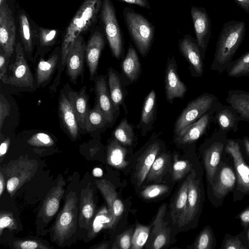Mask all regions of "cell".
Returning a JSON list of instances; mask_svg holds the SVG:
<instances>
[{
  "instance_id": "1",
  "label": "cell",
  "mask_w": 249,
  "mask_h": 249,
  "mask_svg": "<svg viewBox=\"0 0 249 249\" xmlns=\"http://www.w3.org/2000/svg\"><path fill=\"white\" fill-rule=\"evenodd\" d=\"M246 30L243 21L231 20L224 24L211 66L213 71L219 73L225 71L244 39Z\"/></svg>"
},
{
  "instance_id": "2",
  "label": "cell",
  "mask_w": 249,
  "mask_h": 249,
  "mask_svg": "<svg viewBox=\"0 0 249 249\" xmlns=\"http://www.w3.org/2000/svg\"><path fill=\"white\" fill-rule=\"evenodd\" d=\"M102 0H85L68 26L62 46L60 62L54 83L59 84L61 71L66 65L72 46L80 34L86 31L96 19Z\"/></svg>"
},
{
  "instance_id": "3",
  "label": "cell",
  "mask_w": 249,
  "mask_h": 249,
  "mask_svg": "<svg viewBox=\"0 0 249 249\" xmlns=\"http://www.w3.org/2000/svg\"><path fill=\"white\" fill-rule=\"evenodd\" d=\"M203 176V168H194L189 174V183L185 210L177 224L179 227L187 226L195 228L197 226L205 198Z\"/></svg>"
},
{
  "instance_id": "4",
  "label": "cell",
  "mask_w": 249,
  "mask_h": 249,
  "mask_svg": "<svg viewBox=\"0 0 249 249\" xmlns=\"http://www.w3.org/2000/svg\"><path fill=\"white\" fill-rule=\"evenodd\" d=\"M123 15L131 40L140 53L145 56L149 52L154 39V26L143 15L131 7H124Z\"/></svg>"
},
{
  "instance_id": "5",
  "label": "cell",
  "mask_w": 249,
  "mask_h": 249,
  "mask_svg": "<svg viewBox=\"0 0 249 249\" xmlns=\"http://www.w3.org/2000/svg\"><path fill=\"white\" fill-rule=\"evenodd\" d=\"M236 183L233 162L226 153L216 170L211 184L207 185V196L211 203L215 208L221 206L229 193L233 191Z\"/></svg>"
},
{
  "instance_id": "6",
  "label": "cell",
  "mask_w": 249,
  "mask_h": 249,
  "mask_svg": "<svg viewBox=\"0 0 249 249\" xmlns=\"http://www.w3.org/2000/svg\"><path fill=\"white\" fill-rule=\"evenodd\" d=\"M227 134L218 128L199 147V153L205 172L207 185L211 184L216 170L226 154L225 148L228 139Z\"/></svg>"
},
{
  "instance_id": "7",
  "label": "cell",
  "mask_w": 249,
  "mask_h": 249,
  "mask_svg": "<svg viewBox=\"0 0 249 249\" xmlns=\"http://www.w3.org/2000/svg\"><path fill=\"white\" fill-rule=\"evenodd\" d=\"M242 140L228 138L225 148L226 154L231 158L236 176V183L232 192L233 201L242 200L249 195V165L244 158Z\"/></svg>"
},
{
  "instance_id": "8",
  "label": "cell",
  "mask_w": 249,
  "mask_h": 249,
  "mask_svg": "<svg viewBox=\"0 0 249 249\" xmlns=\"http://www.w3.org/2000/svg\"><path fill=\"white\" fill-rule=\"evenodd\" d=\"M220 103L215 95L208 93H204L190 101L176 122L174 131L175 134L178 135L187 126Z\"/></svg>"
},
{
  "instance_id": "9",
  "label": "cell",
  "mask_w": 249,
  "mask_h": 249,
  "mask_svg": "<svg viewBox=\"0 0 249 249\" xmlns=\"http://www.w3.org/2000/svg\"><path fill=\"white\" fill-rule=\"evenodd\" d=\"M78 199L75 192L70 193L58 213L53 228V239L61 245L74 233L77 223Z\"/></svg>"
},
{
  "instance_id": "10",
  "label": "cell",
  "mask_w": 249,
  "mask_h": 249,
  "mask_svg": "<svg viewBox=\"0 0 249 249\" xmlns=\"http://www.w3.org/2000/svg\"><path fill=\"white\" fill-rule=\"evenodd\" d=\"M38 167L36 161L21 158L9 162L2 172L6 180V187L11 196L35 175Z\"/></svg>"
},
{
  "instance_id": "11",
  "label": "cell",
  "mask_w": 249,
  "mask_h": 249,
  "mask_svg": "<svg viewBox=\"0 0 249 249\" xmlns=\"http://www.w3.org/2000/svg\"><path fill=\"white\" fill-rule=\"evenodd\" d=\"M101 18L112 53L119 59L124 51L123 37L110 0H103Z\"/></svg>"
},
{
  "instance_id": "12",
  "label": "cell",
  "mask_w": 249,
  "mask_h": 249,
  "mask_svg": "<svg viewBox=\"0 0 249 249\" xmlns=\"http://www.w3.org/2000/svg\"><path fill=\"white\" fill-rule=\"evenodd\" d=\"M15 46V60L14 64L9 66L12 74L7 76L3 83L20 88H33L34 79L23 48L19 42Z\"/></svg>"
},
{
  "instance_id": "13",
  "label": "cell",
  "mask_w": 249,
  "mask_h": 249,
  "mask_svg": "<svg viewBox=\"0 0 249 249\" xmlns=\"http://www.w3.org/2000/svg\"><path fill=\"white\" fill-rule=\"evenodd\" d=\"M161 144L159 140L151 142L142 153L133 160L132 179L135 187L140 188L145 180L148 172L157 156L160 153Z\"/></svg>"
},
{
  "instance_id": "14",
  "label": "cell",
  "mask_w": 249,
  "mask_h": 249,
  "mask_svg": "<svg viewBox=\"0 0 249 249\" xmlns=\"http://www.w3.org/2000/svg\"><path fill=\"white\" fill-rule=\"evenodd\" d=\"M166 208V203L163 204L159 208L155 218L151 224L145 249H161L169 244L171 239L170 229L167 226V222L163 220Z\"/></svg>"
},
{
  "instance_id": "15",
  "label": "cell",
  "mask_w": 249,
  "mask_h": 249,
  "mask_svg": "<svg viewBox=\"0 0 249 249\" xmlns=\"http://www.w3.org/2000/svg\"><path fill=\"white\" fill-rule=\"evenodd\" d=\"M16 27L12 13L5 3L0 6V49L6 56H12L15 45Z\"/></svg>"
},
{
  "instance_id": "16",
  "label": "cell",
  "mask_w": 249,
  "mask_h": 249,
  "mask_svg": "<svg viewBox=\"0 0 249 249\" xmlns=\"http://www.w3.org/2000/svg\"><path fill=\"white\" fill-rule=\"evenodd\" d=\"M222 105L221 103L209 111L199 120L187 126L177 136L175 141V143L181 146L194 143L206 133L211 123L213 121L215 112Z\"/></svg>"
},
{
  "instance_id": "17",
  "label": "cell",
  "mask_w": 249,
  "mask_h": 249,
  "mask_svg": "<svg viewBox=\"0 0 249 249\" xmlns=\"http://www.w3.org/2000/svg\"><path fill=\"white\" fill-rule=\"evenodd\" d=\"M191 15L196 40L204 59L211 34V19L206 10L203 7L192 6Z\"/></svg>"
},
{
  "instance_id": "18",
  "label": "cell",
  "mask_w": 249,
  "mask_h": 249,
  "mask_svg": "<svg viewBox=\"0 0 249 249\" xmlns=\"http://www.w3.org/2000/svg\"><path fill=\"white\" fill-rule=\"evenodd\" d=\"M95 183L106 201L108 209L112 217V229L114 228L124 214V203L119 197L114 186L110 181L103 179L96 180Z\"/></svg>"
},
{
  "instance_id": "19",
  "label": "cell",
  "mask_w": 249,
  "mask_h": 249,
  "mask_svg": "<svg viewBox=\"0 0 249 249\" xmlns=\"http://www.w3.org/2000/svg\"><path fill=\"white\" fill-rule=\"evenodd\" d=\"M166 98L172 103L176 98L182 99L187 91L185 84L180 80L177 71V65L174 57H168L165 73Z\"/></svg>"
},
{
  "instance_id": "20",
  "label": "cell",
  "mask_w": 249,
  "mask_h": 249,
  "mask_svg": "<svg viewBox=\"0 0 249 249\" xmlns=\"http://www.w3.org/2000/svg\"><path fill=\"white\" fill-rule=\"evenodd\" d=\"M96 93V105L99 107L105 118L112 126L117 118L109 92L108 91L106 77L98 75L94 78Z\"/></svg>"
},
{
  "instance_id": "21",
  "label": "cell",
  "mask_w": 249,
  "mask_h": 249,
  "mask_svg": "<svg viewBox=\"0 0 249 249\" xmlns=\"http://www.w3.org/2000/svg\"><path fill=\"white\" fill-rule=\"evenodd\" d=\"M181 54L189 62L196 76H202L204 71L203 57L200 50L195 40L190 35H186L178 41Z\"/></svg>"
},
{
  "instance_id": "22",
  "label": "cell",
  "mask_w": 249,
  "mask_h": 249,
  "mask_svg": "<svg viewBox=\"0 0 249 249\" xmlns=\"http://www.w3.org/2000/svg\"><path fill=\"white\" fill-rule=\"evenodd\" d=\"M87 87H83L79 91L72 90L69 85L64 86V90L75 112L79 128L86 130V117L89 108V96Z\"/></svg>"
},
{
  "instance_id": "23",
  "label": "cell",
  "mask_w": 249,
  "mask_h": 249,
  "mask_svg": "<svg viewBox=\"0 0 249 249\" xmlns=\"http://www.w3.org/2000/svg\"><path fill=\"white\" fill-rule=\"evenodd\" d=\"M86 48L81 35L75 39L67 60V74L72 83L75 84L83 70Z\"/></svg>"
},
{
  "instance_id": "24",
  "label": "cell",
  "mask_w": 249,
  "mask_h": 249,
  "mask_svg": "<svg viewBox=\"0 0 249 249\" xmlns=\"http://www.w3.org/2000/svg\"><path fill=\"white\" fill-rule=\"evenodd\" d=\"M132 153L115 139L111 140L107 146V161L111 166L124 170L132 167L133 158Z\"/></svg>"
},
{
  "instance_id": "25",
  "label": "cell",
  "mask_w": 249,
  "mask_h": 249,
  "mask_svg": "<svg viewBox=\"0 0 249 249\" xmlns=\"http://www.w3.org/2000/svg\"><path fill=\"white\" fill-rule=\"evenodd\" d=\"M58 110L63 126L72 138L76 139L79 127L74 110L63 89L59 96Z\"/></svg>"
},
{
  "instance_id": "26",
  "label": "cell",
  "mask_w": 249,
  "mask_h": 249,
  "mask_svg": "<svg viewBox=\"0 0 249 249\" xmlns=\"http://www.w3.org/2000/svg\"><path fill=\"white\" fill-rule=\"evenodd\" d=\"M104 45L103 35L99 32L93 33L88 42L85 56L91 80L95 78L99 58Z\"/></svg>"
},
{
  "instance_id": "27",
  "label": "cell",
  "mask_w": 249,
  "mask_h": 249,
  "mask_svg": "<svg viewBox=\"0 0 249 249\" xmlns=\"http://www.w3.org/2000/svg\"><path fill=\"white\" fill-rule=\"evenodd\" d=\"M213 121L217 124L218 129L227 134L230 131L236 132L241 121L238 113L232 106L223 104L215 112Z\"/></svg>"
},
{
  "instance_id": "28",
  "label": "cell",
  "mask_w": 249,
  "mask_h": 249,
  "mask_svg": "<svg viewBox=\"0 0 249 249\" xmlns=\"http://www.w3.org/2000/svg\"><path fill=\"white\" fill-rule=\"evenodd\" d=\"M79 210V225L88 230L95 215L93 190L89 186L81 190Z\"/></svg>"
},
{
  "instance_id": "29",
  "label": "cell",
  "mask_w": 249,
  "mask_h": 249,
  "mask_svg": "<svg viewBox=\"0 0 249 249\" xmlns=\"http://www.w3.org/2000/svg\"><path fill=\"white\" fill-rule=\"evenodd\" d=\"M63 178L60 179L45 197L41 209V214L45 219H51L58 211L60 200L65 192Z\"/></svg>"
},
{
  "instance_id": "30",
  "label": "cell",
  "mask_w": 249,
  "mask_h": 249,
  "mask_svg": "<svg viewBox=\"0 0 249 249\" xmlns=\"http://www.w3.org/2000/svg\"><path fill=\"white\" fill-rule=\"evenodd\" d=\"M156 93L152 90L145 97L142 109L141 120L137 128L141 129L144 136L151 130L156 116Z\"/></svg>"
},
{
  "instance_id": "31",
  "label": "cell",
  "mask_w": 249,
  "mask_h": 249,
  "mask_svg": "<svg viewBox=\"0 0 249 249\" xmlns=\"http://www.w3.org/2000/svg\"><path fill=\"white\" fill-rule=\"evenodd\" d=\"M225 101L235 109L241 121H249V91L231 89Z\"/></svg>"
},
{
  "instance_id": "32",
  "label": "cell",
  "mask_w": 249,
  "mask_h": 249,
  "mask_svg": "<svg viewBox=\"0 0 249 249\" xmlns=\"http://www.w3.org/2000/svg\"><path fill=\"white\" fill-rule=\"evenodd\" d=\"M172 165L170 152L160 153L155 159L146 178V182L160 183L163 177L169 172Z\"/></svg>"
},
{
  "instance_id": "33",
  "label": "cell",
  "mask_w": 249,
  "mask_h": 249,
  "mask_svg": "<svg viewBox=\"0 0 249 249\" xmlns=\"http://www.w3.org/2000/svg\"><path fill=\"white\" fill-rule=\"evenodd\" d=\"M59 56L53 53L47 60L42 58L38 61L36 69V84L44 87L51 79L58 63Z\"/></svg>"
},
{
  "instance_id": "34",
  "label": "cell",
  "mask_w": 249,
  "mask_h": 249,
  "mask_svg": "<svg viewBox=\"0 0 249 249\" xmlns=\"http://www.w3.org/2000/svg\"><path fill=\"white\" fill-rule=\"evenodd\" d=\"M108 82L109 93L114 109L117 116H118L120 106H123L125 110L123 93L121 80L117 71L112 67L108 69Z\"/></svg>"
},
{
  "instance_id": "35",
  "label": "cell",
  "mask_w": 249,
  "mask_h": 249,
  "mask_svg": "<svg viewBox=\"0 0 249 249\" xmlns=\"http://www.w3.org/2000/svg\"><path fill=\"white\" fill-rule=\"evenodd\" d=\"M189 183L188 175L180 185L171 206L170 215L174 224H178L184 213L188 196Z\"/></svg>"
},
{
  "instance_id": "36",
  "label": "cell",
  "mask_w": 249,
  "mask_h": 249,
  "mask_svg": "<svg viewBox=\"0 0 249 249\" xmlns=\"http://www.w3.org/2000/svg\"><path fill=\"white\" fill-rule=\"evenodd\" d=\"M122 69L125 76L131 82L136 81L141 72V65L137 52L131 43L122 63Z\"/></svg>"
},
{
  "instance_id": "37",
  "label": "cell",
  "mask_w": 249,
  "mask_h": 249,
  "mask_svg": "<svg viewBox=\"0 0 249 249\" xmlns=\"http://www.w3.org/2000/svg\"><path fill=\"white\" fill-rule=\"evenodd\" d=\"M112 229V217L107 206L101 207L94 216L88 229V236L92 238L102 230Z\"/></svg>"
},
{
  "instance_id": "38",
  "label": "cell",
  "mask_w": 249,
  "mask_h": 249,
  "mask_svg": "<svg viewBox=\"0 0 249 249\" xmlns=\"http://www.w3.org/2000/svg\"><path fill=\"white\" fill-rule=\"evenodd\" d=\"M113 136L121 144L130 148L134 145L137 140L133 127L126 118L121 121L113 131Z\"/></svg>"
},
{
  "instance_id": "39",
  "label": "cell",
  "mask_w": 249,
  "mask_h": 249,
  "mask_svg": "<svg viewBox=\"0 0 249 249\" xmlns=\"http://www.w3.org/2000/svg\"><path fill=\"white\" fill-rule=\"evenodd\" d=\"M216 239L212 227L205 226L199 232L192 245L188 246L189 249H215Z\"/></svg>"
},
{
  "instance_id": "40",
  "label": "cell",
  "mask_w": 249,
  "mask_h": 249,
  "mask_svg": "<svg viewBox=\"0 0 249 249\" xmlns=\"http://www.w3.org/2000/svg\"><path fill=\"white\" fill-rule=\"evenodd\" d=\"M225 71L230 77H249V51L232 60Z\"/></svg>"
},
{
  "instance_id": "41",
  "label": "cell",
  "mask_w": 249,
  "mask_h": 249,
  "mask_svg": "<svg viewBox=\"0 0 249 249\" xmlns=\"http://www.w3.org/2000/svg\"><path fill=\"white\" fill-rule=\"evenodd\" d=\"M110 126L99 107L95 104L94 108L89 109L86 117V130L93 131Z\"/></svg>"
},
{
  "instance_id": "42",
  "label": "cell",
  "mask_w": 249,
  "mask_h": 249,
  "mask_svg": "<svg viewBox=\"0 0 249 249\" xmlns=\"http://www.w3.org/2000/svg\"><path fill=\"white\" fill-rule=\"evenodd\" d=\"M194 168H195L193 163L189 160L179 159L178 155L175 154L173 157L169 173L172 180L176 182L182 179Z\"/></svg>"
},
{
  "instance_id": "43",
  "label": "cell",
  "mask_w": 249,
  "mask_h": 249,
  "mask_svg": "<svg viewBox=\"0 0 249 249\" xmlns=\"http://www.w3.org/2000/svg\"><path fill=\"white\" fill-rule=\"evenodd\" d=\"M19 27L21 41L25 52L30 60H32L33 43L28 18L24 13L19 16Z\"/></svg>"
},
{
  "instance_id": "44",
  "label": "cell",
  "mask_w": 249,
  "mask_h": 249,
  "mask_svg": "<svg viewBox=\"0 0 249 249\" xmlns=\"http://www.w3.org/2000/svg\"><path fill=\"white\" fill-rule=\"evenodd\" d=\"M171 188L170 185L155 183L143 187L140 192L139 195L143 199L153 200L169 193Z\"/></svg>"
},
{
  "instance_id": "45",
  "label": "cell",
  "mask_w": 249,
  "mask_h": 249,
  "mask_svg": "<svg viewBox=\"0 0 249 249\" xmlns=\"http://www.w3.org/2000/svg\"><path fill=\"white\" fill-rule=\"evenodd\" d=\"M220 249H249L246 233L244 231L235 235L226 233Z\"/></svg>"
},
{
  "instance_id": "46",
  "label": "cell",
  "mask_w": 249,
  "mask_h": 249,
  "mask_svg": "<svg viewBox=\"0 0 249 249\" xmlns=\"http://www.w3.org/2000/svg\"><path fill=\"white\" fill-rule=\"evenodd\" d=\"M152 225L146 226L137 223L134 231L131 249H142L147 241Z\"/></svg>"
},
{
  "instance_id": "47",
  "label": "cell",
  "mask_w": 249,
  "mask_h": 249,
  "mask_svg": "<svg viewBox=\"0 0 249 249\" xmlns=\"http://www.w3.org/2000/svg\"><path fill=\"white\" fill-rule=\"evenodd\" d=\"M134 230L129 229L118 235L112 245V249H131V240Z\"/></svg>"
},
{
  "instance_id": "48",
  "label": "cell",
  "mask_w": 249,
  "mask_h": 249,
  "mask_svg": "<svg viewBox=\"0 0 249 249\" xmlns=\"http://www.w3.org/2000/svg\"><path fill=\"white\" fill-rule=\"evenodd\" d=\"M27 143L33 146L49 147L53 145L54 142L48 134L40 132L33 135L28 140Z\"/></svg>"
},
{
  "instance_id": "49",
  "label": "cell",
  "mask_w": 249,
  "mask_h": 249,
  "mask_svg": "<svg viewBox=\"0 0 249 249\" xmlns=\"http://www.w3.org/2000/svg\"><path fill=\"white\" fill-rule=\"evenodd\" d=\"M5 228L15 230L17 229V224L12 213L1 211L0 213V235Z\"/></svg>"
},
{
  "instance_id": "50",
  "label": "cell",
  "mask_w": 249,
  "mask_h": 249,
  "mask_svg": "<svg viewBox=\"0 0 249 249\" xmlns=\"http://www.w3.org/2000/svg\"><path fill=\"white\" fill-rule=\"evenodd\" d=\"M14 246L17 249H50L39 241L36 240H21L15 242Z\"/></svg>"
},
{
  "instance_id": "51",
  "label": "cell",
  "mask_w": 249,
  "mask_h": 249,
  "mask_svg": "<svg viewBox=\"0 0 249 249\" xmlns=\"http://www.w3.org/2000/svg\"><path fill=\"white\" fill-rule=\"evenodd\" d=\"M39 31V41L42 46H49L54 43L57 36L56 30L40 28Z\"/></svg>"
},
{
  "instance_id": "52",
  "label": "cell",
  "mask_w": 249,
  "mask_h": 249,
  "mask_svg": "<svg viewBox=\"0 0 249 249\" xmlns=\"http://www.w3.org/2000/svg\"><path fill=\"white\" fill-rule=\"evenodd\" d=\"M10 110V105L2 93L0 94V129L3 126V124L6 118L9 116Z\"/></svg>"
},
{
  "instance_id": "53",
  "label": "cell",
  "mask_w": 249,
  "mask_h": 249,
  "mask_svg": "<svg viewBox=\"0 0 249 249\" xmlns=\"http://www.w3.org/2000/svg\"><path fill=\"white\" fill-rule=\"evenodd\" d=\"M9 63V58L0 49V79L3 83L7 77L6 73Z\"/></svg>"
},
{
  "instance_id": "54",
  "label": "cell",
  "mask_w": 249,
  "mask_h": 249,
  "mask_svg": "<svg viewBox=\"0 0 249 249\" xmlns=\"http://www.w3.org/2000/svg\"><path fill=\"white\" fill-rule=\"evenodd\" d=\"M236 218L240 221L243 231L246 232L249 226V203L243 211L237 215Z\"/></svg>"
},
{
  "instance_id": "55",
  "label": "cell",
  "mask_w": 249,
  "mask_h": 249,
  "mask_svg": "<svg viewBox=\"0 0 249 249\" xmlns=\"http://www.w3.org/2000/svg\"><path fill=\"white\" fill-rule=\"evenodd\" d=\"M120 1L137 5L141 7L150 9V5L148 0H118Z\"/></svg>"
},
{
  "instance_id": "56",
  "label": "cell",
  "mask_w": 249,
  "mask_h": 249,
  "mask_svg": "<svg viewBox=\"0 0 249 249\" xmlns=\"http://www.w3.org/2000/svg\"><path fill=\"white\" fill-rule=\"evenodd\" d=\"M10 144V139L6 138L3 142L1 143L0 146V157H2L7 152Z\"/></svg>"
},
{
  "instance_id": "57",
  "label": "cell",
  "mask_w": 249,
  "mask_h": 249,
  "mask_svg": "<svg viewBox=\"0 0 249 249\" xmlns=\"http://www.w3.org/2000/svg\"><path fill=\"white\" fill-rule=\"evenodd\" d=\"M235 3L245 12L249 13V0H234Z\"/></svg>"
},
{
  "instance_id": "58",
  "label": "cell",
  "mask_w": 249,
  "mask_h": 249,
  "mask_svg": "<svg viewBox=\"0 0 249 249\" xmlns=\"http://www.w3.org/2000/svg\"><path fill=\"white\" fill-rule=\"evenodd\" d=\"M242 143L246 153L249 158V137L245 136L242 140Z\"/></svg>"
},
{
  "instance_id": "59",
  "label": "cell",
  "mask_w": 249,
  "mask_h": 249,
  "mask_svg": "<svg viewBox=\"0 0 249 249\" xmlns=\"http://www.w3.org/2000/svg\"><path fill=\"white\" fill-rule=\"evenodd\" d=\"M6 183V180L4 176L3 173L1 170L0 172V196H1L4 190Z\"/></svg>"
},
{
  "instance_id": "60",
  "label": "cell",
  "mask_w": 249,
  "mask_h": 249,
  "mask_svg": "<svg viewBox=\"0 0 249 249\" xmlns=\"http://www.w3.org/2000/svg\"><path fill=\"white\" fill-rule=\"evenodd\" d=\"M92 174L95 177H101L103 175V171L101 168L96 167L93 169Z\"/></svg>"
},
{
  "instance_id": "61",
  "label": "cell",
  "mask_w": 249,
  "mask_h": 249,
  "mask_svg": "<svg viewBox=\"0 0 249 249\" xmlns=\"http://www.w3.org/2000/svg\"><path fill=\"white\" fill-rule=\"evenodd\" d=\"M107 244H102L100 245L99 246L96 247V249H107Z\"/></svg>"
},
{
  "instance_id": "62",
  "label": "cell",
  "mask_w": 249,
  "mask_h": 249,
  "mask_svg": "<svg viewBox=\"0 0 249 249\" xmlns=\"http://www.w3.org/2000/svg\"><path fill=\"white\" fill-rule=\"evenodd\" d=\"M245 233H246L247 240H248V246H249V226L247 228Z\"/></svg>"
},
{
  "instance_id": "63",
  "label": "cell",
  "mask_w": 249,
  "mask_h": 249,
  "mask_svg": "<svg viewBox=\"0 0 249 249\" xmlns=\"http://www.w3.org/2000/svg\"><path fill=\"white\" fill-rule=\"evenodd\" d=\"M6 0H0V6L6 3Z\"/></svg>"
}]
</instances>
